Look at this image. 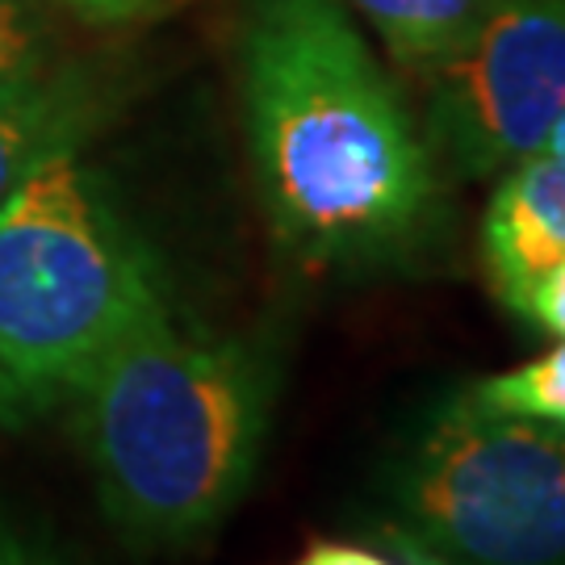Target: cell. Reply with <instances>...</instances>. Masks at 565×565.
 I'll return each instance as SVG.
<instances>
[{
  "instance_id": "obj_1",
  "label": "cell",
  "mask_w": 565,
  "mask_h": 565,
  "mask_svg": "<svg viewBox=\"0 0 565 565\" xmlns=\"http://www.w3.org/2000/svg\"><path fill=\"white\" fill-rule=\"evenodd\" d=\"M239 88L264 218L294 260L394 273L440 243L445 172L343 0H239Z\"/></svg>"
},
{
  "instance_id": "obj_2",
  "label": "cell",
  "mask_w": 565,
  "mask_h": 565,
  "mask_svg": "<svg viewBox=\"0 0 565 565\" xmlns=\"http://www.w3.org/2000/svg\"><path fill=\"white\" fill-rule=\"evenodd\" d=\"M281 369L273 343L184 319L168 298L63 406L105 524L135 553L205 541L264 457Z\"/></svg>"
},
{
  "instance_id": "obj_9",
  "label": "cell",
  "mask_w": 565,
  "mask_h": 565,
  "mask_svg": "<svg viewBox=\"0 0 565 565\" xmlns=\"http://www.w3.org/2000/svg\"><path fill=\"white\" fill-rule=\"evenodd\" d=\"M465 394L478 406H486V411L565 424V340L557 348L541 352L536 361L515 364L507 373L465 385Z\"/></svg>"
},
{
  "instance_id": "obj_14",
  "label": "cell",
  "mask_w": 565,
  "mask_h": 565,
  "mask_svg": "<svg viewBox=\"0 0 565 565\" xmlns=\"http://www.w3.org/2000/svg\"><path fill=\"white\" fill-rule=\"evenodd\" d=\"M289 565H398V562H390V557L373 553V548L331 545V541H323V545H310L298 562H289Z\"/></svg>"
},
{
  "instance_id": "obj_13",
  "label": "cell",
  "mask_w": 565,
  "mask_h": 565,
  "mask_svg": "<svg viewBox=\"0 0 565 565\" xmlns=\"http://www.w3.org/2000/svg\"><path fill=\"white\" fill-rule=\"evenodd\" d=\"M46 4H60L93 25H139V21L163 18L172 9V0H46Z\"/></svg>"
},
{
  "instance_id": "obj_11",
  "label": "cell",
  "mask_w": 565,
  "mask_h": 565,
  "mask_svg": "<svg viewBox=\"0 0 565 565\" xmlns=\"http://www.w3.org/2000/svg\"><path fill=\"white\" fill-rule=\"evenodd\" d=\"M511 310L524 315L532 327H541L548 335L565 340V260L545 268L541 277H532V281L515 294Z\"/></svg>"
},
{
  "instance_id": "obj_6",
  "label": "cell",
  "mask_w": 565,
  "mask_h": 565,
  "mask_svg": "<svg viewBox=\"0 0 565 565\" xmlns=\"http://www.w3.org/2000/svg\"><path fill=\"white\" fill-rule=\"evenodd\" d=\"M118 105L109 67L46 51L0 76V205L63 147H88Z\"/></svg>"
},
{
  "instance_id": "obj_4",
  "label": "cell",
  "mask_w": 565,
  "mask_h": 565,
  "mask_svg": "<svg viewBox=\"0 0 565 565\" xmlns=\"http://www.w3.org/2000/svg\"><path fill=\"white\" fill-rule=\"evenodd\" d=\"M377 507L411 565H565V424L461 390L390 457Z\"/></svg>"
},
{
  "instance_id": "obj_15",
  "label": "cell",
  "mask_w": 565,
  "mask_h": 565,
  "mask_svg": "<svg viewBox=\"0 0 565 565\" xmlns=\"http://www.w3.org/2000/svg\"><path fill=\"white\" fill-rule=\"evenodd\" d=\"M545 156H548V160H562L565 163V114H562V121L553 126V135H548Z\"/></svg>"
},
{
  "instance_id": "obj_3",
  "label": "cell",
  "mask_w": 565,
  "mask_h": 565,
  "mask_svg": "<svg viewBox=\"0 0 565 565\" xmlns=\"http://www.w3.org/2000/svg\"><path fill=\"white\" fill-rule=\"evenodd\" d=\"M172 298L88 147H63L0 205V431L76 398L109 348Z\"/></svg>"
},
{
  "instance_id": "obj_8",
  "label": "cell",
  "mask_w": 565,
  "mask_h": 565,
  "mask_svg": "<svg viewBox=\"0 0 565 565\" xmlns=\"http://www.w3.org/2000/svg\"><path fill=\"white\" fill-rule=\"evenodd\" d=\"M361 13L390 55L424 72L427 63L445 60L448 51H457L469 30L490 13L494 0H343Z\"/></svg>"
},
{
  "instance_id": "obj_12",
  "label": "cell",
  "mask_w": 565,
  "mask_h": 565,
  "mask_svg": "<svg viewBox=\"0 0 565 565\" xmlns=\"http://www.w3.org/2000/svg\"><path fill=\"white\" fill-rule=\"evenodd\" d=\"M0 565H72L55 541L0 503Z\"/></svg>"
},
{
  "instance_id": "obj_7",
  "label": "cell",
  "mask_w": 565,
  "mask_h": 565,
  "mask_svg": "<svg viewBox=\"0 0 565 565\" xmlns=\"http://www.w3.org/2000/svg\"><path fill=\"white\" fill-rule=\"evenodd\" d=\"M482 260L507 306L532 277L565 260V163L548 156L503 172L482 218Z\"/></svg>"
},
{
  "instance_id": "obj_10",
  "label": "cell",
  "mask_w": 565,
  "mask_h": 565,
  "mask_svg": "<svg viewBox=\"0 0 565 565\" xmlns=\"http://www.w3.org/2000/svg\"><path fill=\"white\" fill-rule=\"evenodd\" d=\"M46 51H55V34L42 0H0V76Z\"/></svg>"
},
{
  "instance_id": "obj_5",
  "label": "cell",
  "mask_w": 565,
  "mask_h": 565,
  "mask_svg": "<svg viewBox=\"0 0 565 565\" xmlns=\"http://www.w3.org/2000/svg\"><path fill=\"white\" fill-rule=\"evenodd\" d=\"M419 76L424 139L445 177H503L545 156L565 114V0H494L469 39Z\"/></svg>"
}]
</instances>
